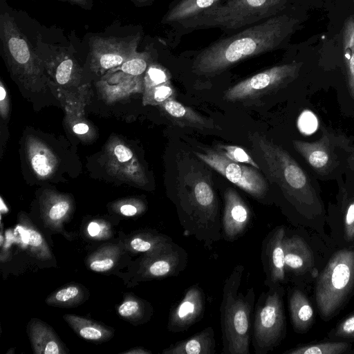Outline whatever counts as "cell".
I'll return each instance as SVG.
<instances>
[{
    "label": "cell",
    "mask_w": 354,
    "mask_h": 354,
    "mask_svg": "<svg viewBox=\"0 0 354 354\" xmlns=\"http://www.w3.org/2000/svg\"><path fill=\"white\" fill-rule=\"evenodd\" d=\"M298 21L276 15L208 46L198 54L193 71L200 75H217L250 57L279 48L294 32Z\"/></svg>",
    "instance_id": "6da1fadb"
},
{
    "label": "cell",
    "mask_w": 354,
    "mask_h": 354,
    "mask_svg": "<svg viewBox=\"0 0 354 354\" xmlns=\"http://www.w3.org/2000/svg\"><path fill=\"white\" fill-rule=\"evenodd\" d=\"M176 205L185 234L206 248L222 238L218 202L206 176L195 169L187 172L178 188Z\"/></svg>",
    "instance_id": "7a4b0ae2"
},
{
    "label": "cell",
    "mask_w": 354,
    "mask_h": 354,
    "mask_svg": "<svg viewBox=\"0 0 354 354\" xmlns=\"http://www.w3.org/2000/svg\"><path fill=\"white\" fill-rule=\"evenodd\" d=\"M245 268L236 265L225 280L220 307L223 354H249L252 337V314L254 309L253 287L241 291Z\"/></svg>",
    "instance_id": "3957f363"
},
{
    "label": "cell",
    "mask_w": 354,
    "mask_h": 354,
    "mask_svg": "<svg viewBox=\"0 0 354 354\" xmlns=\"http://www.w3.org/2000/svg\"><path fill=\"white\" fill-rule=\"evenodd\" d=\"M286 3V0H227L183 23L187 28L238 29L276 16Z\"/></svg>",
    "instance_id": "277c9868"
},
{
    "label": "cell",
    "mask_w": 354,
    "mask_h": 354,
    "mask_svg": "<svg viewBox=\"0 0 354 354\" xmlns=\"http://www.w3.org/2000/svg\"><path fill=\"white\" fill-rule=\"evenodd\" d=\"M253 141L259 149L270 178L295 200L315 202L313 187L303 169L282 147L263 135L255 133Z\"/></svg>",
    "instance_id": "5b68a950"
},
{
    "label": "cell",
    "mask_w": 354,
    "mask_h": 354,
    "mask_svg": "<svg viewBox=\"0 0 354 354\" xmlns=\"http://www.w3.org/2000/svg\"><path fill=\"white\" fill-rule=\"evenodd\" d=\"M354 284V252H336L320 274L315 290L317 307L324 317L339 308Z\"/></svg>",
    "instance_id": "8992f818"
},
{
    "label": "cell",
    "mask_w": 354,
    "mask_h": 354,
    "mask_svg": "<svg viewBox=\"0 0 354 354\" xmlns=\"http://www.w3.org/2000/svg\"><path fill=\"white\" fill-rule=\"evenodd\" d=\"M268 288L261 294L254 309L252 342L256 354L272 351L285 334L283 292L279 285Z\"/></svg>",
    "instance_id": "52a82bcc"
},
{
    "label": "cell",
    "mask_w": 354,
    "mask_h": 354,
    "mask_svg": "<svg viewBox=\"0 0 354 354\" xmlns=\"http://www.w3.org/2000/svg\"><path fill=\"white\" fill-rule=\"evenodd\" d=\"M301 65V62H292L271 67L234 85L226 91L224 97L237 101L268 94L294 80Z\"/></svg>",
    "instance_id": "ba28073f"
},
{
    "label": "cell",
    "mask_w": 354,
    "mask_h": 354,
    "mask_svg": "<svg viewBox=\"0 0 354 354\" xmlns=\"http://www.w3.org/2000/svg\"><path fill=\"white\" fill-rule=\"evenodd\" d=\"M195 154L210 167L254 198L262 199L266 196L268 191L267 183L256 168L232 161L216 151L207 150L205 153L195 152Z\"/></svg>",
    "instance_id": "9c48e42d"
},
{
    "label": "cell",
    "mask_w": 354,
    "mask_h": 354,
    "mask_svg": "<svg viewBox=\"0 0 354 354\" xmlns=\"http://www.w3.org/2000/svg\"><path fill=\"white\" fill-rule=\"evenodd\" d=\"M140 35L125 37H95L90 43L93 62L102 69H109L129 60L137 54Z\"/></svg>",
    "instance_id": "30bf717a"
},
{
    "label": "cell",
    "mask_w": 354,
    "mask_h": 354,
    "mask_svg": "<svg viewBox=\"0 0 354 354\" xmlns=\"http://www.w3.org/2000/svg\"><path fill=\"white\" fill-rule=\"evenodd\" d=\"M205 296L198 284L187 288L182 299L169 313L167 329L171 333L187 330L200 321L205 312Z\"/></svg>",
    "instance_id": "8fae6325"
},
{
    "label": "cell",
    "mask_w": 354,
    "mask_h": 354,
    "mask_svg": "<svg viewBox=\"0 0 354 354\" xmlns=\"http://www.w3.org/2000/svg\"><path fill=\"white\" fill-rule=\"evenodd\" d=\"M252 218L248 205L234 189L227 188L224 194L222 238L230 242L237 240L246 232Z\"/></svg>",
    "instance_id": "7c38bea8"
},
{
    "label": "cell",
    "mask_w": 354,
    "mask_h": 354,
    "mask_svg": "<svg viewBox=\"0 0 354 354\" xmlns=\"http://www.w3.org/2000/svg\"><path fill=\"white\" fill-rule=\"evenodd\" d=\"M284 237V227L280 226L270 232L262 243L261 261L266 277L264 283L268 287L278 286L285 279Z\"/></svg>",
    "instance_id": "4fadbf2b"
},
{
    "label": "cell",
    "mask_w": 354,
    "mask_h": 354,
    "mask_svg": "<svg viewBox=\"0 0 354 354\" xmlns=\"http://www.w3.org/2000/svg\"><path fill=\"white\" fill-rule=\"evenodd\" d=\"M163 354H214V331L208 326L189 338L171 344L164 349Z\"/></svg>",
    "instance_id": "5bb4252c"
},
{
    "label": "cell",
    "mask_w": 354,
    "mask_h": 354,
    "mask_svg": "<svg viewBox=\"0 0 354 354\" xmlns=\"http://www.w3.org/2000/svg\"><path fill=\"white\" fill-rule=\"evenodd\" d=\"M283 247L285 268L296 272H301L311 266L313 262L311 250L300 237H284Z\"/></svg>",
    "instance_id": "9a60e30c"
},
{
    "label": "cell",
    "mask_w": 354,
    "mask_h": 354,
    "mask_svg": "<svg viewBox=\"0 0 354 354\" xmlns=\"http://www.w3.org/2000/svg\"><path fill=\"white\" fill-rule=\"evenodd\" d=\"M292 144L298 153L315 169L324 171L330 166L332 156L328 141L306 142L301 140H293Z\"/></svg>",
    "instance_id": "2e32d148"
},
{
    "label": "cell",
    "mask_w": 354,
    "mask_h": 354,
    "mask_svg": "<svg viewBox=\"0 0 354 354\" xmlns=\"http://www.w3.org/2000/svg\"><path fill=\"white\" fill-rule=\"evenodd\" d=\"M161 107L171 121L180 126L193 127L199 129H214L215 125L200 115L191 108L169 99L161 104Z\"/></svg>",
    "instance_id": "e0dca14e"
},
{
    "label": "cell",
    "mask_w": 354,
    "mask_h": 354,
    "mask_svg": "<svg viewBox=\"0 0 354 354\" xmlns=\"http://www.w3.org/2000/svg\"><path fill=\"white\" fill-rule=\"evenodd\" d=\"M30 339L36 353L59 354L63 353L59 339L50 327L41 322H32Z\"/></svg>",
    "instance_id": "ac0fdd59"
},
{
    "label": "cell",
    "mask_w": 354,
    "mask_h": 354,
    "mask_svg": "<svg viewBox=\"0 0 354 354\" xmlns=\"http://www.w3.org/2000/svg\"><path fill=\"white\" fill-rule=\"evenodd\" d=\"M221 0H180L164 17L162 22H183L218 3Z\"/></svg>",
    "instance_id": "d6986e66"
},
{
    "label": "cell",
    "mask_w": 354,
    "mask_h": 354,
    "mask_svg": "<svg viewBox=\"0 0 354 354\" xmlns=\"http://www.w3.org/2000/svg\"><path fill=\"white\" fill-rule=\"evenodd\" d=\"M64 318L78 335L86 340L104 341L113 335V332L104 326L81 317L67 314Z\"/></svg>",
    "instance_id": "ffe728a7"
},
{
    "label": "cell",
    "mask_w": 354,
    "mask_h": 354,
    "mask_svg": "<svg viewBox=\"0 0 354 354\" xmlns=\"http://www.w3.org/2000/svg\"><path fill=\"white\" fill-rule=\"evenodd\" d=\"M289 308L293 326L298 330L306 329L313 320V309L304 294L294 290L289 299Z\"/></svg>",
    "instance_id": "44dd1931"
},
{
    "label": "cell",
    "mask_w": 354,
    "mask_h": 354,
    "mask_svg": "<svg viewBox=\"0 0 354 354\" xmlns=\"http://www.w3.org/2000/svg\"><path fill=\"white\" fill-rule=\"evenodd\" d=\"M343 46L347 68L349 92L354 99V17L345 21L343 32Z\"/></svg>",
    "instance_id": "7402d4cb"
},
{
    "label": "cell",
    "mask_w": 354,
    "mask_h": 354,
    "mask_svg": "<svg viewBox=\"0 0 354 354\" xmlns=\"http://www.w3.org/2000/svg\"><path fill=\"white\" fill-rule=\"evenodd\" d=\"M346 342H326L299 347L286 352L288 354H339L348 348Z\"/></svg>",
    "instance_id": "603a6c76"
},
{
    "label": "cell",
    "mask_w": 354,
    "mask_h": 354,
    "mask_svg": "<svg viewBox=\"0 0 354 354\" xmlns=\"http://www.w3.org/2000/svg\"><path fill=\"white\" fill-rule=\"evenodd\" d=\"M217 147L219 149V153L232 161L237 163L249 164L256 169H259L258 164L243 148L239 146L226 145H219Z\"/></svg>",
    "instance_id": "cb8c5ba5"
},
{
    "label": "cell",
    "mask_w": 354,
    "mask_h": 354,
    "mask_svg": "<svg viewBox=\"0 0 354 354\" xmlns=\"http://www.w3.org/2000/svg\"><path fill=\"white\" fill-rule=\"evenodd\" d=\"M148 57L147 53H137L133 57L122 64L121 70L131 75H141L147 69Z\"/></svg>",
    "instance_id": "d4e9b609"
},
{
    "label": "cell",
    "mask_w": 354,
    "mask_h": 354,
    "mask_svg": "<svg viewBox=\"0 0 354 354\" xmlns=\"http://www.w3.org/2000/svg\"><path fill=\"white\" fill-rule=\"evenodd\" d=\"M80 295V290L76 286H68L59 290L50 298L47 303L50 304H66L77 300Z\"/></svg>",
    "instance_id": "484cf974"
},
{
    "label": "cell",
    "mask_w": 354,
    "mask_h": 354,
    "mask_svg": "<svg viewBox=\"0 0 354 354\" xmlns=\"http://www.w3.org/2000/svg\"><path fill=\"white\" fill-rule=\"evenodd\" d=\"M174 89L170 81L151 87L149 97L153 104H162L167 100L174 98Z\"/></svg>",
    "instance_id": "4316f807"
},
{
    "label": "cell",
    "mask_w": 354,
    "mask_h": 354,
    "mask_svg": "<svg viewBox=\"0 0 354 354\" xmlns=\"http://www.w3.org/2000/svg\"><path fill=\"white\" fill-rule=\"evenodd\" d=\"M74 67V62L72 58L65 56L58 64L55 77L59 84H66L72 75Z\"/></svg>",
    "instance_id": "83f0119b"
},
{
    "label": "cell",
    "mask_w": 354,
    "mask_h": 354,
    "mask_svg": "<svg viewBox=\"0 0 354 354\" xmlns=\"http://www.w3.org/2000/svg\"><path fill=\"white\" fill-rule=\"evenodd\" d=\"M170 76L165 69L157 66L149 67L147 71V84L153 87L169 81Z\"/></svg>",
    "instance_id": "f1b7e54d"
},
{
    "label": "cell",
    "mask_w": 354,
    "mask_h": 354,
    "mask_svg": "<svg viewBox=\"0 0 354 354\" xmlns=\"http://www.w3.org/2000/svg\"><path fill=\"white\" fill-rule=\"evenodd\" d=\"M318 122L314 113L310 111H304L298 120L299 130L306 134L315 132L317 128Z\"/></svg>",
    "instance_id": "f546056e"
},
{
    "label": "cell",
    "mask_w": 354,
    "mask_h": 354,
    "mask_svg": "<svg viewBox=\"0 0 354 354\" xmlns=\"http://www.w3.org/2000/svg\"><path fill=\"white\" fill-rule=\"evenodd\" d=\"M118 313L123 317H138L142 313V305L136 299H127L119 306Z\"/></svg>",
    "instance_id": "4dcf8cb0"
},
{
    "label": "cell",
    "mask_w": 354,
    "mask_h": 354,
    "mask_svg": "<svg viewBox=\"0 0 354 354\" xmlns=\"http://www.w3.org/2000/svg\"><path fill=\"white\" fill-rule=\"evenodd\" d=\"M32 165L35 172L41 176H47L52 168L48 158L41 153H37L32 157Z\"/></svg>",
    "instance_id": "1f68e13d"
},
{
    "label": "cell",
    "mask_w": 354,
    "mask_h": 354,
    "mask_svg": "<svg viewBox=\"0 0 354 354\" xmlns=\"http://www.w3.org/2000/svg\"><path fill=\"white\" fill-rule=\"evenodd\" d=\"M345 232L348 240L354 238V202H352L347 208L345 218Z\"/></svg>",
    "instance_id": "d6a6232c"
},
{
    "label": "cell",
    "mask_w": 354,
    "mask_h": 354,
    "mask_svg": "<svg viewBox=\"0 0 354 354\" xmlns=\"http://www.w3.org/2000/svg\"><path fill=\"white\" fill-rule=\"evenodd\" d=\"M336 334L342 337H354V315L348 317L341 323Z\"/></svg>",
    "instance_id": "836d02e7"
},
{
    "label": "cell",
    "mask_w": 354,
    "mask_h": 354,
    "mask_svg": "<svg viewBox=\"0 0 354 354\" xmlns=\"http://www.w3.org/2000/svg\"><path fill=\"white\" fill-rule=\"evenodd\" d=\"M68 209L69 205L67 202H58L50 209L48 216L53 221L59 220L64 216Z\"/></svg>",
    "instance_id": "e575fe53"
},
{
    "label": "cell",
    "mask_w": 354,
    "mask_h": 354,
    "mask_svg": "<svg viewBox=\"0 0 354 354\" xmlns=\"http://www.w3.org/2000/svg\"><path fill=\"white\" fill-rule=\"evenodd\" d=\"M114 265V261L111 258L104 257L94 259L90 263V268L97 272H106L110 270Z\"/></svg>",
    "instance_id": "d590c367"
},
{
    "label": "cell",
    "mask_w": 354,
    "mask_h": 354,
    "mask_svg": "<svg viewBox=\"0 0 354 354\" xmlns=\"http://www.w3.org/2000/svg\"><path fill=\"white\" fill-rule=\"evenodd\" d=\"M114 152L118 160L121 162H127L133 157L131 151L122 145H117Z\"/></svg>",
    "instance_id": "8d00e7d4"
},
{
    "label": "cell",
    "mask_w": 354,
    "mask_h": 354,
    "mask_svg": "<svg viewBox=\"0 0 354 354\" xmlns=\"http://www.w3.org/2000/svg\"><path fill=\"white\" fill-rule=\"evenodd\" d=\"M87 230L91 236L95 237L101 233L102 227L98 223L92 221L88 224Z\"/></svg>",
    "instance_id": "74e56055"
},
{
    "label": "cell",
    "mask_w": 354,
    "mask_h": 354,
    "mask_svg": "<svg viewBox=\"0 0 354 354\" xmlns=\"http://www.w3.org/2000/svg\"><path fill=\"white\" fill-rule=\"evenodd\" d=\"M120 212L127 216H133L138 212L137 208L132 205H124L120 207Z\"/></svg>",
    "instance_id": "f35d334b"
},
{
    "label": "cell",
    "mask_w": 354,
    "mask_h": 354,
    "mask_svg": "<svg viewBox=\"0 0 354 354\" xmlns=\"http://www.w3.org/2000/svg\"><path fill=\"white\" fill-rule=\"evenodd\" d=\"M73 130L77 134H84L88 132V127L84 123H79L73 127Z\"/></svg>",
    "instance_id": "ab89813d"
},
{
    "label": "cell",
    "mask_w": 354,
    "mask_h": 354,
    "mask_svg": "<svg viewBox=\"0 0 354 354\" xmlns=\"http://www.w3.org/2000/svg\"><path fill=\"white\" fill-rule=\"evenodd\" d=\"M68 1L71 3L78 5L84 8H89L92 5L91 0H62Z\"/></svg>",
    "instance_id": "60d3db41"
},
{
    "label": "cell",
    "mask_w": 354,
    "mask_h": 354,
    "mask_svg": "<svg viewBox=\"0 0 354 354\" xmlns=\"http://www.w3.org/2000/svg\"><path fill=\"white\" fill-rule=\"evenodd\" d=\"M127 353H150L151 352L146 351L145 349H142V348H138L135 351H130Z\"/></svg>",
    "instance_id": "b9f144b4"
},
{
    "label": "cell",
    "mask_w": 354,
    "mask_h": 354,
    "mask_svg": "<svg viewBox=\"0 0 354 354\" xmlns=\"http://www.w3.org/2000/svg\"><path fill=\"white\" fill-rule=\"evenodd\" d=\"M6 97V91L2 85L0 86V100H3Z\"/></svg>",
    "instance_id": "7bdbcfd3"
},
{
    "label": "cell",
    "mask_w": 354,
    "mask_h": 354,
    "mask_svg": "<svg viewBox=\"0 0 354 354\" xmlns=\"http://www.w3.org/2000/svg\"><path fill=\"white\" fill-rule=\"evenodd\" d=\"M133 1H137V2L142 3V2H146V1H149V0H133Z\"/></svg>",
    "instance_id": "ee69618b"
},
{
    "label": "cell",
    "mask_w": 354,
    "mask_h": 354,
    "mask_svg": "<svg viewBox=\"0 0 354 354\" xmlns=\"http://www.w3.org/2000/svg\"><path fill=\"white\" fill-rule=\"evenodd\" d=\"M353 2H354V0H353Z\"/></svg>",
    "instance_id": "f6af8a7d"
}]
</instances>
